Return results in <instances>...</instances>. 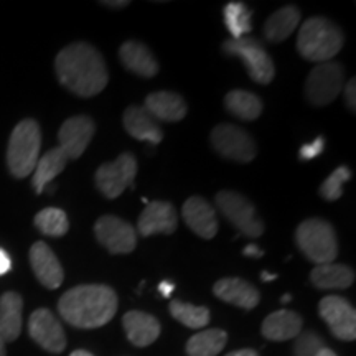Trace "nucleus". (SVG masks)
<instances>
[{"mask_svg":"<svg viewBox=\"0 0 356 356\" xmlns=\"http://www.w3.org/2000/svg\"><path fill=\"white\" fill-rule=\"evenodd\" d=\"M58 81L79 97H92L108 86L109 73L104 58L92 44L71 43L56 55Z\"/></svg>","mask_w":356,"mask_h":356,"instance_id":"obj_1","label":"nucleus"},{"mask_svg":"<svg viewBox=\"0 0 356 356\" xmlns=\"http://www.w3.org/2000/svg\"><path fill=\"white\" fill-rule=\"evenodd\" d=\"M58 310L65 322L76 328L104 327L118 310V296L109 286L88 284L70 289L58 302Z\"/></svg>","mask_w":356,"mask_h":356,"instance_id":"obj_2","label":"nucleus"},{"mask_svg":"<svg viewBox=\"0 0 356 356\" xmlns=\"http://www.w3.org/2000/svg\"><path fill=\"white\" fill-rule=\"evenodd\" d=\"M343 42V33L332 20L325 17H312L300 26L297 51L307 61L327 63L340 53Z\"/></svg>","mask_w":356,"mask_h":356,"instance_id":"obj_3","label":"nucleus"},{"mask_svg":"<svg viewBox=\"0 0 356 356\" xmlns=\"http://www.w3.org/2000/svg\"><path fill=\"white\" fill-rule=\"evenodd\" d=\"M42 149V131L37 121L24 119L13 127L7 145V165L15 178L33 173Z\"/></svg>","mask_w":356,"mask_h":356,"instance_id":"obj_4","label":"nucleus"},{"mask_svg":"<svg viewBox=\"0 0 356 356\" xmlns=\"http://www.w3.org/2000/svg\"><path fill=\"white\" fill-rule=\"evenodd\" d=\"M297 248L315 266L328 264L338 256V239L333 226L322 218L302 221L296 231Z\"/></svg>","mask_w":356,"mask_h":356,"instance_id":"obj_5","label":"nucleus"},{"mask_svg":"<svg viewBox=\"0 0 356 356\" xmlns=\"http://www.w3.org/2000/svg\"><path fill=\"white\" fill-rule=\"evenodd\" d=\"M216 204L222 216L246 238H259L264 233V222L257 216L254 204L244 195L222 190L216 195Z\"/></svg>","mask_w":356,"mask_h":356,"instance_id":"obj_6","label":"nucleus"},{"mask_svg":"<svg viewBox=\"0 0 356 356\" xmlns=\"http://www.w3.org/2000/svg\"><path fill=\"white\" fill-rule=\"evenodd\" d=\"M222 51L229 56H239L246 66L248 74L254 83L269 84L274 79L275 68L273 58L266 51V48L254 38L228 40L222 43Z\"/></svg>","mask_w":356,"mask_h":356,"instance_id":"obj_7","label":"nucleus"},{"mask_svg":"<svg viewBox=\"0 0 356 356\" xmlns=\"http://www.w3.org/2000/svg\"><path fill=\"white\" fill-rule=\"evenodd\" d=\"M343 66L335 61L320 63L310 71L305 83V97L314 106H327L343 89Z\"/></svg>","mask_w":356,"mask_h":356,"instance_id":"obj_8","label":"nucleus"},{"mask_svg":"<svg viewBox=\"0 0 356 356\" xmlns=\"http://www.w3.org/2000/svg\"><path fill=\"white\" fill-rule=\"evenodd\" d=\"M137 175V159L131 152L119 155L114 162L102 163L96 172V186L106 198L114 200L134 186Z\"/></svg>","mask_w":356,"mask_h":356,"instance_id":"obj_9","label":"nucleus"},{"mask_svg":"<svg viewBox=\"0 0 356 356\" xmlns=\"http://www.w3.org/2000/svg\"><path fill=\"white\" fill-rule=\"evenodd\" d=\"M211 145L221 157L239 163L252 162L257 154L254 139L244 129L233 124H220L213 129Z\"/></svg>","mask_w":356,"mask_h":356,"instance_id":"obj_10","label":"nucleus"},{"mask_svg":"<svg viewBox=\"0 0 356 356\" xmlns=\"http://www.w3.org/2000/svg\"><path fill=\"white\" fill-rule=\"evenodd\" d=\"M96 239L111 254H129L137 246V231L122 218L106 215L95 225Z\"/></svg>","mask_w":356,"mask_h":356,"instance_id":"obj_11","label":"nucleus"},{"mask_svg":"<svg viewBox=\"0 0 356 356\" xmlns=\"http://www.w3.org/2000/svg\"><path fill=\"white\" fill-rule=\"evenodd\" d=\"M318 314L338 340L353 341L356 338V312L345 297L327 296L320 300Z\"/></svg>","mask_w":356,"mask_h":356,"instance_id":"obj_12","label":"nucleus"},{"mask_svg":"<svg viewBox=\"0 0 356 356\" xmlns=\"http://www.w3.org/2000/svg\"><path fill=\"white\" fill-rule=\"evenodd\" d=\"M29 335L35 343L50 353H61L66 348L63 327L48 309H38L30 315Z\"/></svg>","mask_w":356,"mask_h":356,"instance_id":"obj_13","label":"nucleus"},{"mask_svg":"<svg viewBox=\"0 0 356 356\" xmlns=\"http://www.w3.org/2000/svg\"><path fill=\"white\" fill-rule=\"evenodd\" d=\"M96 124L88 115H73V118L66 119L63 126L60 127L58 132V139H60V149L63 150L66 157L79 159L86 152L89 142L95 137Z\"/></svg>","mask_w":356,"mask_h":356,"instance_id":"obj_14","label":"nucleus"},{"mask_svg":"<svg viewBox=\"0 0 356 356\" xmlns=\"http://www.w3.org/2000/svg\"><path fill=\"white\" fill-rule=\"evenodd\" d=\"M177 210L168 202H149L137 220V229L144 238L154 234H172L177 229Z\"/></svg>","mask_w":356,"mask_h":356,"instance_id":"obj_15","label":"nucleus"},{"mask_svg":"<svg viewBox=\"0 0 356 356\" xmlns=\"http://www.w3.org/2000/svg\"><path fill=\"white\" fill-rule=\"evenodd\" d=\"M30 266L43 287L55 291L63 284V267L47 243L38 241L30 248Z\"/></svg>","mask_w":356,"mask_h":356,"instance_id":"obj_16","label":"nucleus"},{"mask_svg":"<svg viewBox=\"0 0 356 356\" xmlns=\"http://www.w3.org/2000/svg\"><path fill=\"white\" fill-rule=\"evenodd\" d=\"M186 226L203 239H213L218 233V216L215 208L202 197H191L181 210Z\"/></svg>","mask_w":356,"mask_h":356,"instance_id":"obj_17","label":"nucleus"},{"mask_svg":"<svg viewBox=\"0 0 356 356\" xmlns=\"http://www.w3.org/2000/svg\"><path fill=\"white\" fill-rule=\"evenodd\" d=\"M213 292L218 299H221L226 304L244 310L256 309L261 300V293L248 280L239 277H225L220 279L213 287Z\"/></svg>","mask_w":356,"mask_h":356,"instance_id":"obj_18","label":"nucleus"},{"mask_svg":"<svg viewBox=\"0 0 356 356\" xmlns=\"http://www.w3.org/2000/svg\"><path fill=\"white\" fill-rule=\"evenodd\" d=\"M122 327L126 330L129 341L134 346H139V348L152 345L160 337V330H162L160 322L154 315L140 310L127 312L122 317Z\"/></svg>","mask_w":356,"mask_h":356,"instance_id":"obj_19","label":"nucleus"},{"mask_svg":"<svg viewBox=\"0 0 356 356\" xmlns=\"http://www.w3.org/2000/svg\"><path fill=\"white\" fill-rule=\"evenodd\" d=\"M124 129L134 139L159 145L163 139V132L159 122L144 109V106H129L124 113Z\"/></svg>","mask_w":356,"mask_h":356,"instance_id":"obj_20","label":"nucleus"},{"mask_svg":"<svg viewBox=\"0 0 356 356\" xmlns=\"http://www.w3.org/2000/svg\"><path fill=\"white\" fill-rule=\"evenodd\" d=\"M144 109L155 121L178 122L186 115V102L184 97L172 91H157L145 97Z\"/></svg>","mask_w":356,"mask_h":356,"instance_id":"obj_21","label":"nucleus"},{"mask_svg":"<svg viewBox=\"0 0 356 356\" xmlns=\"http://www.w3.org/2000/svg\"><path fill=\"white\" fill-rule=\"evenodd\" d=\"M119 58L129 71L140 78H154L159 73V63L154 53L140 42H126L119 48Z\"/></svg>","mask_w":356,"mask_h":356,"instance_id":"obj_22","label":"nucleus"},{"mask_svg":"<svg viewBox=\"0 0 356 356\" xmlns=\"http://www.w3.org/2000/svg\"><path fill=\"white\" fill-rule=\"evenodd\" d=\"M22 310L24 300L17 292H6L0 296V340L10 343L20 337Z\"/></svg>","mask_w":356,"mask_h":356,"instance_id":"obj_23","label":"nucleus"},{"mask_svg":"<svg viewBox=\"0 0 356 356\" xmlns=\"http://www.w3.org/2000/svg\"><path fill=\"white\" fill-rule=\"evenodd\" d=\"M261 332L270 341L292 340L302 332V317L292 310H277L262 322Z\"/></svg>","mask_w":356,"mask_h":356,"instance_id":"obj_24","label":"nucleus"},{"mask_svg":"<svg viewBox=\"0 0 356 356\" xmlns=\"http://www.w3.org/2000/svg\"><path fill=\"white\" fill-rule=\"evenodd\" d=\"M310 282L320 291H341L348 289L355 282V270L345 264L315 266L310 273Z\"/></svg>","mask_w":356,"mask_h":356,"instance_id":"obj_25","label":"nucleus"},{"mask_svg":"<svg viewBox=\"0 0 356 356\" xmlns=\"http://www.w3.org/2000/svg\"><path fill=\"white\" fill-rule=\"evenodd\" d=\"M300 24V10L293 6H287L275 10L264 24V37L269 42L280 43L296 32Z\"/></svg>","mask_w":356,"mask_h":356,"instance_id":"obj_26","label":"nucleus"},{"mask_svg":"<svg viewBox=\"0 0 356 356\" xmlns=\"http://www.w3.org/2000/svg\"><path fill=\"white\" fill-rule=\"evenodd\" d=\"M66 162H68V157H66L60 147L48 150L43 157L38 159L32 178V186L38 195L43 193L47 186L65 170Z\"/></svg>","mask_w":356,"mask_h":356,"instance_id":"obj_27","label":"nucleus"},{"mask_svg":"<svg viewBox=\"0 0 356 356\" xmlns=\"http://www.w3.org/2000/svg\"><path fill=\"white\" fill-rule=\"evenodd\" d=\"M225 106L229 114L241 121H256L262 114V101L244 89H234L228 92L225 97Z\"/></svg>","mask_w":356,"mask_h":356,"instance_id":"obj_28","label":"nucleus"},{"mask_svg":"<svg viewBox=\"0 0 356 356\" xmlns=\"http://www.w3.org/2000/svg\"><path fill=\"white\" fill-rule=\"evenodd\" d=\"M228 333L221 328H210L197 333L186 341L188 356H216L226 346Z\"/></svg>","mask_w":356,"mask_h":356,"instance_id":"obj_29","label":"nucleus"},{"mask_svg":"<svg viewBox=\"0 0 356 356\" xmlns=\"http://www.w3.org/2000/svg\"><path fill=\"white\" fill-rule=\"evenodd\" d=\"M222 17L228 32L231 33V40L244 38L252 30L251 17L252 12L249 10L246 3L243 2H229L222 8Z\"/></svg>","mask_w":356,"mask_h":356,"instance_id":"obj_30","label":"nucleus"},{"mask_svg":"<svg viewBox=\"0 0 356 356\" xmlns=\"http://www.w3.org/2000/svg\"><path fill=\"white\" fill-rule=\"evenodd\" d=\"M35 226L44 236L50 238H61L68 233L70 221L68 216L60 208H44L35 216Z\"/></svg>","mask_w":356,"mask_h":356,"instance_id":"obj_31","label":"nucleus"},{"mask_svg":"<svg viewBox=\"0 0 356 356\" xmlns=\"http://www.w3.org/2000/svg\"><path fill=\"white\" fill-rule=\"evenodd\" d=\"M170 314L172 317L184 323L188 328H204L210 322V310L207 307H197L191 304H185L180 300L170 302Z\"/></svg>","mask_w":356,"mask_h":356,"instance_id":"obj_32","label":"nucleus"},{"mask_svg":"<svg viewBox=\"0 0 356 356\" xmlns=\"http://www.w3.org/2000/svg\"><path fill=\"white\" fill-rule=\"evenodd\" d=\"M351 170L348 167L341 165L330 173V177L320 186V197L327 202H337L343 195V184L350 181Z\"/></svg>","mask_w":356,"mask_h":356,"instance_id":"obj_33","label":"nucleus"},{"mask_svg":"<svg viewBox=\"0 0 356 356\" xmlns=\"http://www.w3.org/2000/svg\"><path fill=\"white\" fill-rule=\"evenodd\" d=\"M325 348L323 340L317 333L304 332L296 337L293 343V356H317V353Z\"/></svg>","mask_w":356,"mask_h":356,"instance_id":"obj_34","label":"nucleus"},{"mask_svg":"<svg viewBox=\"0 0 356 356\" xmlns=\"http://www.w3.org/2000/svg\"><path fill=\"white\" fill-rule=\"evenodd\" d=\"M323 150H325V139L320 136L314 142H310V144H305L300 147L299 157L300 160H304V162H309V160H314L315 157H318Z\"/></svg>","mask_w":356,"mask_h":356,"instance_id":"obj_35","label":"nucleus"},{"mask_svg":"<svg viewBox=\"0 0 356 356\" xmlns=\"http://www.w3.org/2000/svg\"><path fill=\"white\" fill-rule=\"evenodd\" d=\"M343 88H345L346 106H348L351 111H355L356 109V95H355V92H356V81H355V78H351Z\"/></svg>","mask_w":356,"mask_h":356,"instance_id":"obj_36","label":"nucleus"},{"mask_svg":"<svg viewBox=\"0 0 356 356\" xmlns=\"http://www.w3.org/2000/svg\"><path fill=\"white\" fill-rule=\"evenodd\" d=\"M12 269V259L6 249L0 248V275H6Z\"/></svg>","mask_w":356,"mask_h":356,"instance_id":"obj_37","label":"nucleus"},{"mask_svg":"<svg viewBox=\"0 0 356 356\" xmlns=\"http://www.w3.org/2000/svg\"><path fill=\"white\" fill-rule=\"evenodd\" d=\"M243 254L246 257H251V259H259V257L264 256V251L257 246V244H248L246 248L243 249Z\"/></svg>","mask_w":356,"mask_h":356,"instance_id":"obj_38","label":"nucleus"},{"mask_svg":"<svg viewBox=\"0 0 356 356\" xmlns=\"http://www.w3.org/2000/svg\"><path fill=\"white\" fill-rule=\"evenodd\" d=\"M173 291H175V284L170 282V280H163V282L159 284V292L163 297H170Z\"/></svg>","mask_w":356,"mask_h":356,"instance_id":"obj_39","label":"nucleus"},{"mask_svg":"<svg viewBox=\"0 0 356 356\" xmlns=\"http://www.w3.org/2000/svg\"><path fill=\"white\" fill-rule=\"evenodd\" d=\"M226 356H259L257 355L256 350H251V348H244V350H236V351H231Z\"/></svg>","mask_w":356,"mask_h":356,"instance_id":"obj_40","label":"nucleus"},{"mask_svg":"<svg viewBox=\"0 0 356 356\" xmlns=\"http://www.w3.org/2000/svg\"><path fill=\"white\" fill-rule=\"evenodd\" d=\"M102 6L106 7H111V8H122V7H127L129 2L127 0H119V2H113V0H106V2H101Z\"/></svg>","mask_w":356,"mask_h":356,"instance_id":"obj_41","label":"nucleus"},{"mask_svg":"<svg viewBox=\"0 0 356 356\" xmlns=\"http://www.w3.org/2000/svg\"><path fill=\"white\" fill-rule=\"evenodd\" d=\"M277 279V274H273L270 270H262L261 273V280L262 282H273V280Z\"/></svg>","mask_w":356,"mask_h":356,"instance_id":"obj_42","label":"nucleus"},{"mask_svg":"<svg viewBox=\"0 0 356 356\" xmlns=\"http://www.w3.org/2000/svg\"><path fill=\"white\" fill-rule=\"evenodd\" d=\"M317 356H337L335 351H332L330 348H322L317 353Z\"/></svg>","mask_w":356,"mask_h":356,"instance_id":"obj_43","label":"nucleus"},{"mask_svg":"<svg viewBox=\"0 0 356 356\" xmlns=\"http://www.w3.org/2000/svg\"><path fill=\"white\" fill-rule=\"evenodd\" d=\"M70 356H95V355L89 353V351H86V350H76V351H73Z\"/></svg>","mask_w":356,"mask_h":356,"instance_id":"obj_44","label":"nucleus"},{"mask_svg":"<svg viewBox=\"0 0 356 356\" xmlns=\"http://www.w3.org/2000/svg\"><path fill=\"white\" fill-rule=\"evenodd\" d=\"M0 356H7V350H6V343L0 340Z\"/></svg>","mask_w":356,"mask_h":356,"instance_id":"obj_45","label":"nucleus"},{"mask_svg":"<svg viewBox=\"0 0 356 356\" xmlns=\"http://www.w3.org/2000/svg\"><path fill=\"white\" fill-rule=\"evenodd\" d=\"M292 300V296L291 293H286V296H282V299H280V302H282V304H289V302Z\"/></svg>","mask_w":356,"mask_h":356,"instance_id":"obj_46","label":"nucleus"}]
</instances>
